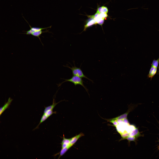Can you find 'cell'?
Wrapping results in <instances>:
<instances>
[{
    "mask_svg": "<svg viewBox=\"0 0 159 159\" xmlns=\"http://www.w3.org/2000/svg\"><path fill=\"white\" fill-rule=\"evenodd\" d=\"M60 52H59L61 55V58L54 62L52 67L54 69H61L64 65L76 61L84 60L97 56L101 55L102 53V52L95 55L83 56L71 54L63 55Z\"/></svg>",
    "mask_w": 159,
    "mask_h": 159,
    "instance_id": "cell-2",
    "label": "cell"
},
{
    "mask_svg": "<svg viewBox=\"0 0 159 159\" xmlns=\"http://www.w3.org/2000/svg\"><path fill=\"white\" fill-rule=\"evenodd\" d=\"M147 126L148 132L146 133L141 127L139 126L143 131L144 133L143 135L138 132L135 128L132 131H127V132L140 138L144 142L146 151L153 152L159 154V135H155L151 132L148 122H147Z\"/></svg>",
    "mask_w": 159,
    "mask_h": 159,
    "instance_id": "cell-1",
    "label": "cell"
},
{
    "mask_svg": "<svg viewBox=\"0 0 159 159\" xmlns=\"http://www.w3.org/2000/svg\"><path fill=\"white\" fill-rule=\"evenodd\" d=\"M127 159H159V154L148 151H146L140 157L137 158H125Z\"/></svg>",
    "mask_w": 159,
    "mask_h": 159,
    "instance_id": "cell-4",
    "label": "cell"
},
{
    "mask_svg": "<svg viewBox=\"0 0 159 159\" xmlns=\"http://www.w3.org/2000/svg\"><path fill=\"white\" fill-rule=\"evenodd\" d=\"M92 63H86L84 60H80L66 64L62 67V69L67 72L75 74L80 79L78 74L79 72L85 65Z\"/></svg>",
    "mask_w": 159,
    "mask_h": 159,
    "instance_id": "cell-3",
    "label": "cell"
}]
</instances>
